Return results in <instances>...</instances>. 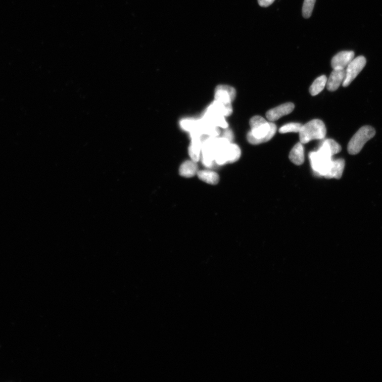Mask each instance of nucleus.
Masks as SVG:
<instances>
[{
	"label": "nucleus",
	"instance_id": "nucleus-21",
	"mask_svg": "<svg viewBox=\"0 0 382 382\" xmlns=\"http://www.w3.org/2000/svg\"><path fill=\"white\" fill-rule=\"evenodd\" d=\"M226 149L216 150L215 161L219 165H223L228 163Z\"/></svg>",
	"mask_w": 382,
	"mask_h": 382
},
{
	"label": "nucleus",
	"instance_id": "nucleus-15",
	"mask_svg": "<svg viewBox=\"0 0 382 382\" xmlns=\"http://www.w3.org/2000/svg\"><path fill=\"white\" fill-rule=\"evenodd\" d=\"M225 150L228 163L236 162L240 157L241 150L239 146L236 144L231 143Z\"/></svg>",
	"mask_w": 382,
	"mask_h": 382
},
{
	"label": "nucleus",
	"instance_id": "nucleus-18",
	"mask_svg": "<svg viewBox=\"0 0 382 382\" xmlns=\"http://www.w3.org/2000/svg\"><path fill=\"white\" fill-rule=\"evenodd\" d=\"M180 125L183 130L191 132L194 130L199 129V120L184 119L180 121Z\"/></svg>",
	"mask_w": 382,
	"mask_h": 382
},
{
	"label": "nucleus",
	"instance_id": "nucleus-22",
	"mask_svg": "<svg viewBox=\"0 0 382 382\" xmlns=\"http://www.w3.org/2000/svg\"><path fill=\"white\" fill-rule=\"evenodd\" d=\"M325 142L329 146V148L332 152L333 156L335 155V154L340 152L341 151V146L338 143H337L334 140L332 139H328L325 140Z\"/></svg>",
	"mask_w": 382,
	"mask_h": 382
},
{
	"label": "nucleus",
	"instance_id": "nucleus-2",
	"mask_svg": "<svg viewBox=\"0 0 382 382\" xmlns=\"http://www.w3.org/2000/svg\"><path fill=\"white\" fill-rule=\"evenodd\" d=\"M376 134V130L369 126L360 128L350 139L348 145V151L350 155H357L361 151L364 145Z\"/></svg>",
	"mask_w": 382,
	"mask_h": 382
},
{
	"label": "nucleus",
	"instance_id": "nucleus-17",
	"mask_svg": "<svg viewBox=\"0 0 382 382\" xmlns=\"http://www.w3.org/2000/svg\"><path fill=\"white\" fill-rule=\"evenodd\" d=\"M327 78L326 76L323 75L314 80V82L310 88V93L312 96L317 95L320 94L327 85Z\"/></svg>",
	"mask_w": 382,
	"mask_h": 382
},
{
	"label": "nucleus",
	"instance_id": "nucleus-16",
	"mask_svg": "<svg viewBox=\"0 0 382 382\" xmlns=\"http://www.w3.org/2000/svg\"><path fill=\"white\" fill-rule=\"evenodd\" d=\"M197 175L201 180L211 185H216L219 181V176L215 172L209 170L200 171H198Z\"/></svg>",
	"mask_w": 382,
	"mask_h": 382
},
{
	"label": "nucleus",
	"instance_id": "nucleus-8",
	"mask_svg": "<svg viewBox=\"0 0 382 382\" xmlns=\"http://www.w3.org/2000/svg\"><path fill=\"white\" fill-rule=\"evenodd\" d=\"M354 56L353 51H342L333 58L332 67L334 69H345L354 59Z\"/></svg>",
	"mask_w": 382,
	"mask_h": 382
},
{
	"label": "nucleus",
	"instance_id": "nucleus-23",
	"mask_svg": "<svg viewBox=\"0 0 382 382\" xmlns=\"http://www.w3.org/2000/svg\"><path fill=\"white\" fill-rule=\"evenodd\" d=\"M267 122V121L263 117L260 116H255L249 121V125L251 129H253Z\"/></svg>",
	"mask_w": 382,
	"mask_h": 382
},
{
	"label": "nucleus",
	"instance_id": "nucleus-12",
	"mask_svg": "<svg viewBox=\"0 0 382 382\" xmlns=\"http://www.w3.org/2000/svg\"><path fill=\"white\" fill-rule=\"evenodd\" d=\"M289 159L296 165H300L304 162V150L303 144L298 143L295 144L290 152Z\"/></svg>",
	"mask_w": 382,
	"mask_h": 382
},
{
	"label": "nucleus",
	"instance_id": "nucleus-4",
	"mask_svg": "<svg viewBox=\"0 0 382 382\" xmlns=\"http://www.w3.org/2000/svg\"><path fill=\"white\" fill-rule=\"evenodd\" d=\"M332 155L321 148L317 151L311 152L309 158L315 174L325 177L332 164Z\"/></svg>",
	"mask_w": 382,
	"mask_h": 382
},
{
	"label": "nucleus",
	"instance_id": "nucleus-20",
	"mask_svg": "<svg viewBox=\"0 0 382 382\" xmlns=\"http://www.w3.org/2000/svg\"><path fill=\"white\" fill-rule=\"evenodd\" d=\"M316 0H304L303 6V16L305 18H309L314 9Z\"/></svg>",
	"mask_w": 382,
	"mask_h": 382
},
{
	"label": "nucleus",
	"instance_id": "nucleus-19",
	"mask_svg": "<svg viewBox=\"0 0 382 382\" xmlns=\"http://www.w3.org/2000/svg\"><path fill=\"white\" fill-rule=\"evenodd\" d=\"M303 125L298 123H290L284 125L279 130V133L284 134L286 133H290V132H295L297 133L302 128Z\"/></svg>",
	"mask_w": 382,
	"mask_h": 382
},
{
	"label": "nucleus",
	"instance_id": "nucleus-25",
	"mask_svg": "<svg viewBox=\"0 0 382 382\" xmlns=\"http://www.w3.org/2000/svg\"><path fill=\"white\" fill-rule=\"evenodd\" d=\"M275 0H258V3L261 6L268 7L273 4Z\"/></svg>",
	"mask_w": 382,
	"mask_h": 382
},
{
	"label": "nucleus",
	"instance_id": "nucleus-24",
	"mask_svg": "<svg viewBox=\"0 0 382 382\" xmlns=\"http://www.w3.org/2000/svg\"><path fill=\"white\" fill-rule=\"evenodd\" d=\"M222 137L229 140L232 143L234 140V134L233 131L230 129H225L223 132Z\"/></svg>",
	"mask_w": 382,
	"mask_h": 382
},
{
	"label": "nucleus",
	"instance_id": "nucleus-10",
	"mask_svg": "<svg viewBox=\"0 0 382 382\" xmlns=\"http://www.w3.org/2000/svg\"><path fill=\"white\" fill-rule=\"evenodd\" d=\"M345 165V161L343 159L333 160L332 165L325 178L326 179H340L342 175Z\"/></svg>",
	"mask_w": 382,
	"mask_h": 382
},
{
	"label": "nucleus",
	"instance_id": "nucleus-9",
	"mask_svg": "<svg viewBox=\"0 0 382 382\" xmlns=\"http://www.w3.org/2000/svg\"><path fill=\"white\" fill-rule=\"evenodd\" d=\"M346 75L344 69H334L327 80V87L330 92H334L338 89Z\"/></svg>",
	"mask_w": 382,
	"mask_h": 382
},
{
	"label": "nucleus",
	"instance_id": "nucleus-3",
	"mask_svg": "<svg viewBox=\"0 0 382 382\" xmlns=\"http://www.w3.org/2000/svg\"><path fill=\"white\" fill-rule=\"evenodd\" d=\"M276 131V125L267 122L258 127L251 129L247 134V141L252 144L267 143L274 137Z\"/></svg>",
	"mask_w": 382,
	"mask_h": 382
},
{
	"label": "nucleus",
	"instance_id": "nucleus-6",
	"mask_svg": "<svg viewBox=\"0 0 382 382\" xmlns=\"http://www.w3.org/2000/svg\"><path fill=\"white\" fill-rule=\"evenodd\" d=\"M237 92L234 88L227 85H219L215 90V100L226 103H232L236 97Z\"/></svg>",
	"mask_w": 382,
	"mask_h": 382
},
{
	"label": "nucleus",
	"instance_id": "nucleus-11",
	"mask_svg": "<svg viewBox=\"0 0 382 382\" xmlns=\"http://www.w3.org/2000/svg\"><path fill=\"white\" fill-rule=\"evenodd\" d=\"M208 111L224 116H229L233 113L232 103L215 100L208 106Z\"/></svg>",
	"mask_w": 382,
	"mask_h": 382
},
{
	"label": "nucleus",
	"instance_id": "nucleus-14",
	"mask_svg": "<svg viewBox=\"0 0 382 382\" xmlns=\"http://www.w3.org/2000/svg\"><path fill=\"white\" fill-rule=\"evenodd\" d=\"M202 140H191V143L189 148V155L193 161L197 163L201 156Z\"/></svg>",
	"mask_w": 382,
	"mask_h": 382
},
{
	"label": "nucleus",
	"instance_id": "nucleus-7",
	"mask_svg": "<svg viewBox=\"0 0 382 382\" xmlns=\"http://www.w3.org/2000/svg\"><path fill=\"white\" fill-rule=\"evenodd\" d=\"M294 108L295 105L292 102H287L270 109L266 113V117L269 121L274 122L283 116L291 113Z\"/></svg>",
	"mask_w": 382,
	"mask_h": 382
},
{
	"label": "nucleus",
	"instance_id": "nucleus-1",
	"mask_svg": "<svg viewBox=\"0 0 382 382\" xmlns=\"http://www.w3.org/2000/svg\"><path fill=\"white\" fill-rule=\"evenodd\" d=\"M299 134L300 142L306 144L313 140L324 139L327 134V129L323 121L315 119L303 125Z\"/></svg>",
	"mask_w": 382,
	"mask_h": 382
},
{
	"label": "nucleus",
	"instance_id": "nucleus-13",
	"mask_svg": "<svg viewBox=\"0 0 382 382\" xmlns=\"http://www.w3.org/2000/svg\"><path fill=\"white\" fill-rule=\"evenodd\" d=\"M196 163L192 160L186 161L180 168V174L183 177L190 178L193 177L198 172Z\"/></svg>",
	"mask_w": 382,
	"mask_h": 382
},
{
	"label": "nucleus",
	"instance_id": "nucleus-5",
	"mask_svg": "<svg viewBox=\"0 0 382 382\" xmlns=\"http://www.w3.org/2000/svg\"><path fill=\"white\" fill-rule=\"evenodd\" d=\"M366 64V60L365 57L359 56L353 60L349 64L346 68V75L343 80L342 85L346 87L353 82L362 70Z\"/></svg>",
	"mask_w": 382,
	"mask_h": 382
}]
</instances>
